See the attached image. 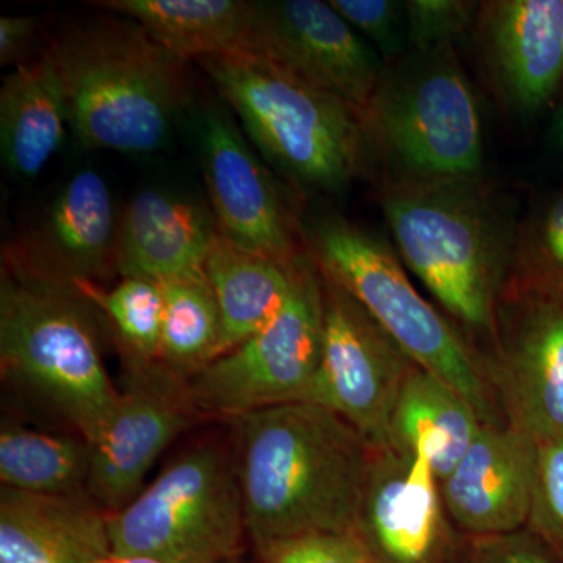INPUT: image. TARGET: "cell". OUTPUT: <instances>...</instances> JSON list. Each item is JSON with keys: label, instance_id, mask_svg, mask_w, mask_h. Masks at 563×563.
I'll return each mask as SVG.
<instances>
[{"label": "cell", "instance_id": "1", "mask_svg": "<svg viewBox=\"0 0 563 563\" xmlns=\"http://www.w3.org/2000/svg\"><path fill=\"white\" fill-rule=\"evenodd\" d=\"M244 521L258 553L313 533H354L374 454L357 429L312 402L233 418Z\"/></svg>", "mask_w": 563, "mask_h": 563}, {"label": "cell", "instance_id": "2", "mask_svg": "<svg viewBox=\"0 0 563 563\" xmlns=\"http://www.w3.org/2000/svg\"><path fill=\"white\" fill-rule=\"evenodd\" d=\"M379 203L406 269L465 336L493 344L520 221L512 207L484 177L379 181Z\"/></svg>", "mask_w": 563, "mask_h": 563}, {"label": "cell", "instance_id": "3", "mask_svg": "<svg viewBox=\"0 0 563 563\" xmlns=\"http://www.w3.org/2000/svg\"><path fill=\"white\" fill-rule=\"evenodd\" d=\"M49 49L81 147L150 154L168 143L190 101V62L118 14L69 25Z\"/></svg>", "mask_w": 563, "mask_h": 563}, {"label": "cell", "instance_id": "4", "mask_svg": "<svg viewBox=\"0 0 563 563\" xmlns=\"http://www.w3.org/2000/svg\"><path fill=\"white\" fill-rule=\"evenodd\" d=\"M198 63L255 151L299 196L339 195L369 172L361 113L339 96L257 52Z\"/></svg>", "mask_w": 563, "mask_h": 563}, {"label": "cell", "instance_id": "5", "mask_svg": "<svg viewBox=\"0 0 563 563\" xmlns=\"http://www.w3.org/2000/svg\"><path fill=\"white\" fill-rule=\"evenodd\" d=\"M361 120L379 181L484 177L483 111L455 47L412 51L385 65Z\"/></svg>", "mask_w": 563, "mask_h": 563}, {"label": "cell", "instance_id": "6", "mask_svg": "<svg viewBox=\"0 0 563 563\" xmlns=\"http://www.w3.org/2000/svg\"><path fill=\"white\" fill-rule=\"evenodd\" d=\"M96 312L79 292L3 273V377L90 443L109 420L121 391L103 363Z\"/></svg>", "mask_w": 563, "mask_h": 563}, {"label": "cell", "instance_id": "7", "mask_svg": "<svg viewBox=\"0 0 563 563\" xmlns=\"http://www.w3.org/2000/svg\"><path fill=\"white\" fill-rule=\"evenodd\" d=\"M306 240L322 272L357 299L420 368L453 385L485 424L499 422L483 358L417 290L387 240L340 214L313 220Z\"/></svg>", "mask_w": 563, "mask_h": 563}, {"label": "cell", "instance_id": "8", "mask_svg": "<svg viewBox=\"0 0 563 563\" xmlns=\"http://www.w3.org/2000/svg\"><path fill=\"white\" fill-rule=\"evenodd\" d=\"M246 533L235 457L214 442L177 455L128 506L109 514L111 553L161 563L231 562Z\"/></svg>", "mask_w": 563, "mask_h": 563}, {"label": "cell", "instance_id": "9", "mask_svg": "<svg viewBox=\"0 0 563 563\" xmlns=\"http://www.w3.org/2000/svg\"><path fill=\"white\" fill-rule=\"evenodd\" d=\"M324 292L320 266L307 251L280 312L246 342L187 379L196 412L233 418L307 402L320 369Z\"/></svg>", "mask_w": 563, "mask_h": 563}, {"label": "cell", "instance_id": "10", "mask_svg": "<svg viewBox=\"0 0 563 563\" xmlns=\"http://www.w3.org/2000/svg\"><path fill=\"white\" fill-rule=\"evenodd\" d=\"M320 272L324 292L321 363L307 402L332 410L374 450H384L399 393L418 365L357 299Z\"/></svg>", "mask_w": 563, "mask_h": 563}, {"label": "cell", "instance_id": "11", "mask_svg": "<svg viewBox=\"0 0 563 563\" xmlns=\"http://www.w3.org/2000/svg\"><path fill=\"white\" fill-rule=\"evenodd\" d=\"M199 132L209 207L222 239L280 262L306 254L301 196L258 157L239 122L213 109Z\"/></svg>", "mask_w": 563, "mask_h": 563}, {"label": "cell", "instance_id": "12", "mask_svg": "<svg viewBox=\"0 0 563 563\" xmlns=\"http://www.w3.org/2000/svg\"><path fill=\"white\" fill-rule=\"evenodd\" d=\"M118 225L109 184L80 169L3 246V273L70 291L102 285L118 274Z\"/></svg>", "mask_w": 563, "mask_h": 563}, {"label": "cell", "instance_id": "13", "mask_svg": "<svg viewBox=\"0 0 563 563\" xmlns=\"http://www.w3.org/2000/svg\"><path fill=\"white\" fill-rule=\"evenodd\" d=\"M485 363L507 424L537 443L563 439V296L507 285Z\"/></svg>", "mask_w": 563, "mask_h": 563}, {"label": "cell", "instance_id": "14", "mask_svg": "<svg viewBox=\"0 0 563 563\" xmlns=\"http://www.w3.org/2000/svg\"><path fill=\"white\" fill-rule=\"evenodd\" d=\"M129 362L128 384L102 431L90 443L87 490L109 514L128 506L143 490L152 466L198 413L187 380L158 362Z\"/></svg>", "mask_w": 563, "mask_h": 563}, {"label": "cell", "instance_id": "15", "mask_svg": "<svg viewBox=\"0 0 563 563\" xmlns=\"http://www.w3.org/2000/svg\"><path fill=\"white\" fill-rule=\"evenodd\" d=\"M268 55L358 113L365 110L385 62L361 33L321 0L255 2L250 51Z\"/></svg>", "mask_w": 563, "mask_h": 563}, {"label": "cell", "instance_id": "16", "mask_svg": "<svg viewBox=\"0 0 563 563\" xmlns=\"http://www.w3.org/2000/svg\"><path fill=\"white\" fill-rule=\"evenodd\" d=\"M473 40L506 109L532 117L563 95V0L481 2Z\"/></svg>", "mask_w": 563, "mask_h": 563}, {"label": "cell", "instance_id": "17", "mask_svg": "<svg viewBox=\"0 0 563 563\" xmlns=\"http://www.w3.org/2000/svg\"><path fill=\"white\" fill-rule=\"evenodd\" d=\"M446 514L426 459L388 446L374 454L354 533L373 563H440Z\"/></svg>", "mask_w": 563, "mask_h": 563}, {"label": "cell", "instance_id": "18", "mask_svg": "<svg viewBox=\"0 0 563 563\" xmlns=\"http://www.w3.org/2000/svg\"><path fill=\"white\" fill-rule=\"evenodd\" d=\"M539 443L514 426L484 424L472 448L440 483L446 512L463 531L501 537L531 515Z\"/></svg>", "mask_w": 563, "mask_h": 563}, {"label": "cell", "instance_id": "19", "mask_svg": "<svg viewBox=\"0 0 563 563\" xmlns=\"http://www.w3.org/2000/svg\"><path fill=\"white\" fill-rule=\"evenodd\" d=\"M218 236L206 203L180 192L144 188L120 213L118 276L161 285L203 276Z\"/></svg>", "mask_w": 563, "mask_h": 563}, {"label": "cell", "instance_id": "20", "mask_svg": "<svg viewBox=\"0 0 563 563\" xmlns=\"http://www.w3.org/2000/svg\"><path fill=\"white\" fill-rule=\"evenodd\" d=\"M110 553L102 507L79 495L0 490V563H92Z\"/></svg>", "mask_w": 563, "mask_h": 563}, {"label": "cell", "instance_id": "21", "mask_svg": "<svg viewBox=\"0 0 563 563\" xmlns=\"http://www.w3.org/2000/svg\"><path fill=\"white\" fill-rule=\"evenodd\" d=\"M68 129V99L60 70L47 47L11 69L0 88L3 165L16 179H35L60 151Z\"/></svg>", "mask_w": 563, "mask_h": 563}, {"label": "cell", "instance_id": "22", "mask_svg": "<svg viewBox=\"0 0 563 563\" xmlns=\"http://www.w3.org/2000/svg\"><path fill=\"white\" fill-rule=\"evenodd\" d=\"M484 424L453 385L415 366L393 409L388 446L424 457L442 483L472 448Z\"/></svg>", "mask_w": 563, "mask_h": 563}, {"label": "cell", "instance_id": "23", "mask_svg": "<svg viewBox=\"0 0 563 563\" xmlns=\"http://www.w3.org/2000/svg\"><path fill=\"white\" fill-rule=\"evenodd\" d=\"M184 60L250 51L255 2L247 0H101Z\"/></svg>", "mask_w": 563, "mask_h": 563}, {"label": "cell", "instance_id": "24", "mask_svg": "<svg viewBox=\"0 0 563 563\" xmlns=\"http://www.w3.org/2000/svg\"><path fill=\"white\" fill-rule=\"evenodd\" d=\"M298 258L276 261L218 236L203 269L220 310L218 357L246 342L280 312L295 285Z\"/></svg>", "mask_w": 563, "mask_h": 563}, {"label": "cell", "instance_id": "25", "mask_svg": "<svg viewBox=\"0 0 563 563\" xmlns=\"http://www.w3.org/2000/svg\"><path fill=\"white\" fill-rule=\"evenodd\" d=\"M91 472V444L66 435L3 422L0 429V483L38 495H80Z\"/></svg>", "mask_w": 563, "mask_h": 563}, {"label": "cell", "instance_id": "26", "mask_svg": "<svg viewBox=\"0 0 563 563\" xmlns=\"http://www.w3.org/2000/svg\"><path fill=\"white\" fill-rule=\"evenodd\" d=\"M162 288L165 309L158 363L187 380L220 355V310L206 274L168 282Z\"/></svg>", "mask_w": 563, "mask_h": 563}, {"label": "cell", "instance_id": "27", "mask_svg": "<svg viewBox=\"0 0 563 563\" xmlns=\"http://www.w3.org/2000/svg\"><path fill=\"white\" fill-rule=\"evenodd\" d=\"M76 292L110 322L129 358L158 362L165 309L161 284L139 277H121L114 287L80 285Z\"/></svg>", "mask_w": 563, "mask_h": 563}, {"label": "cell", "instance_id": "28", "mask_svg": "<svg viewBox=\"0 0 563 563\" xmlns=\"http://www.w3.org/2000/svg\"><path fill=\"white\" fill-rule=\"evenodd\" d=\"M510 287L563 296V187L518 221Z\"/></svg>", "mask_w": 563, "mask_h": 563}, {"label": "cell", "instance_id": "29", "mask_svg": "<svg viewBox=\"0 0 563 563\" xmlns=\"http://www.w3.org/2000/svg\"><path fill=\"white\" fill-rule=\"evenodd\" d=\"M329 3L372 44L385 65L412 51L406 0H329Z\"/></svg>", "mask_w": 563, "mask_h": 563}, {"label": "cell", "instance_id": "30", "mask_svg": "<svg viewBox=\"0 0 563 563\" xmlns=\"http://www.w3.org/2000/svg\"><path fill=\"white\" fill-rule=\"evenodd\" d=\"M529 531L563 563V439L539 443Z\"/></svg>", "mask_w": 563, "mask_h": 563}, {"label": "cell", "instance_id": "31", "mask_svg": "<svg viewBox=\"0 0 563 563\" xmlns=\"http://www.w3.org/2000/svg\"><path fill=\"white\" fill-rule=\"evenodd\" d=\"M479 5L468 0H406L412 51L455 47L473 35Z\"/></svg>", "mask_w": 563, "mask_h": 563}, {"label": "cell", "instance_id": "32", "mask_svg": "<svg viewBox=\"0 0 563 563\" xmlns=\"http://www.w3.org/2000/svg\"><path fill=\"white\" fill-rule=\"evenodd\" d=\"M266 563H369L355 533H313L277 544L263 555Z\"/></svg>", "mask_w": 563, "mask_h": 563}, {"label": "cell", "instance_id": "33", "mask_svg": "<svg viewBox=\"0 0 563 563\" xmlns=\"http://www.w3.org/2000/svg\"><path fill=\"white\" fill-rule=\"evenodd\" d=\"M38 35V21L32 16L0 18V65L16 66L32 60L29 57Z\"/></svg>", "mask_w": 563, "mask_h": 563}, {"label": "cell", "instance_id": "34", "mask_svg": "<svg viewBox=\"0 0 563 563\" xmlns=\"http://www.w3.org/2000/svg\"><path fill=\"white\" fill-rule=\"evenodd\" d=\"M501 540L503 554L499 563H558L555 555L532 531L509 533L499 537Z\"/></svg>", "mask_w": 563, "mask_h": 563}, {"label": "cell", "instance_id": "35", "mask_svg": "<svg viewBox=\"0 0 563 563\" xmlns=\"http://www.w3.org/2000/svg\"><path fill=\"white\" fill-rule=\"evenodd\" d=\"M551 143L555 150L563 152V95L555 107L553 122L550 129Z\"/></svg>", "mask_w": 563, "mask_h": 563}, {"label": "cell", "instance_id": "36", "mask_svg": "<svg viewBox=\"0 0 563 563\" xmlns=\"http://www.w3.org/2000/svg\"><path fill=\"white\" fill-rule=\"evenodd\" d=\"M92 563H161L152 561V559L140 558V555H125V554H114L110 553L103 555V558L98 559Z\"/></svg>", "mask_w": 563, "mask_h": 563}, {"label": "cell", "instance_id": "37", "mask_svg": "<svg viewBox=\"0 0 563 563\" xmlns=\"http://www.w3.org/2000/svg\"><path fill=\"white\" fill-rule=\"evenodd\" d=\"M228 563H243V562H242V559L236 558V559H233V561L228 562Z\"/></svg>", "mask_w": 563, "mask_h": 563}, {"label": "cell", "instance_id": "38", "mask_svg": "<svg viewBox=\"0 0 563 563\" xmlns=\"http://www.w3.org/2000/svg\"><path fill=\"white\" fill-rule=\"evenodd\" d=\"M369 563H373V562H369Z\"/></svg>", "mask_w": 563, "mask_h": 563}]
</instances>
